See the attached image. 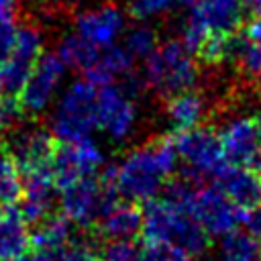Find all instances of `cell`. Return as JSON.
<instances>
[{"label":"cell","instance_id":"2e32d148","mask_svg":"<svg viewBox=\"0 0 261 261\" xmlns=\"http://www.w3.org/2000/svg\"><path fill=\"white\" fill-rule=\"evenodd\" d=\"M10 155L18 163L20 171H33L41 167H49L51 157L55 153V137L51 130H45L41 126H22L16 128L10 139Z\"/></svg>","mask_w":261,"mask_h":261},{"label":"cell","instance_id":"d6986e66","mask_svg":"<svg viewBox=\"0 0 261 261\" xmlns=\"http://www.w3.org/2000/svg\"><path fill=\"white\" fill-rule=\"evenodd\" d=\"M165 114H167V120L171 122V126H175L177 130L194 128L204 122V118L208 114V102L194 88L184 90V92L167 98Z\"/></svg>","mask_w":261,"mask_h":261},{"label":"cell","instance_id":"e0dca14e","mask_svg":"<svg viewBox=\"0 0 261 261\" xmlns=\"http://www.w3.org/2000/svg\"><path fill=\"white\" fill-rule=\"evenodd\" d=\"M214 184L243 210H249L251 206L261 202V177L257 171H251L247 167L228 163L216 175Z\"/></svg>","mask_w":261,"mask_h":261},{"label":"cell","instance_id":"7402d4cb","mask_svg":"<svg viewBox=\"0 0 261 261\" xmlns=\"http://www.w3.org/2000/svg\"><path fill=\"white\" fill-rule=\"evenodd\" d=\"M73 237V226L65 216L51 214L47 220L37 224V230L31 234V247L57 255Z\"/></svg>","mask_w":261,"mask_h":261},{"label":"cell","instance_id":"d6a6232c","mask_svg":"<svg viewBox=\"0 0 261 261\" xmlns=\"http://www.w3.org/2000/svg\"><path fill=\"white\" fill-rule=\"evenodd\" d=\"M16 31H18L16 16L0 18V63L8 57V53L14 45V39H16Z\"/></svg>","mask_w":261,"mask_h":261},{"label":"cell","instance_id":"5b68a950","mask_svg":"<svg viewBox=\"0 0 261 261\" xmlns=\"http://www.w3.org/2000/svg\"><path fill=\"white\" fill-rule=\"evenodd\" d=\"M118 202L110 167L100 175L77 179L61 188L59 206L63 216L77 226H96V222Z\"/></svg>","mask_w":261,"mask_h":261},{"label":"cell","instance_id":"7c38bea8","mask_svg":"<svg viewBox=\"0 0 261 261\" xmlns=\"http://www.w3.org/2000/svg\"><path fill=\"white\" fill-rule=\"evenodd\" d=\"M43 55V33L35 24H22L16 31L14 45L8 57L0 63V80L4 92L18 96L29 73L33 71L37 59Z\"/></svg>","mask_w":261,"mask_h":261},{"label":"cell","instance_id":"8992f818","mask_svg":"<svg viewBox=\"0 0 261 261\" xmlns=\"http://www.w3.org/2000/svg\"><path fill=\"white\" fill-rule=\"evenodd\" d=\"M181 27V43L196 53L210 35H234L243 22L245 0H196Z\"/></svg>","mask_w":261,"mask_h":261},{"label":"cell","instance_id":"484cf974","mask_svg":"<svg viewBox=\"0 0 261 261\" xmlns=\"http://www.w3.org/2000/svg\"><path fill=\"white\" fill-rule=\"evenodd\" d=\"M22 196V171L10 153L0 151V206H14Z\"/></svg>","mask_w":261,"mask_h":261},{"label":"cell","instance_id":"83f0119b","mask_svg":"<svg viewBox=\"0 0 261 261\" xmlns=\"http://www.w3.org/2000/svg\"><path fill=\"white\" fill-rule=\"evenodd\" d=\"M141 255L135 239H108L100 249L102 261H137Z\"/></svg>","mask_w":261,"mask_h":261},{"label":"cell","instance_id":"4fadbf2b","mask_svg":"<svg viewBox=\"0 0 261 261\" xmlns=\"http://www.w3.org/2000/svg\"><path fill=\"white\" fill-rule=\"evenodd\" d=\"M224 157L230 165L261 171V143L257 137L255 118L234 116L226 120L218 133Z\"/></svg>","mask_w":261,"mask_h":261},{"label":"cell","instance_id":"74e56055","mask_svg":"<svg viewBox=\"0 0 261 261\" xmlns=\"http://www.w3.org/2000/svg\"><path fill=\"white\" fill-rule=\"evenodd\" d=\"M245 6H249L251 10H261V0H245Z\"/></svg>","mask_w":261,"mask_h":261},{"label":"cell","instance_id":"8fae6325","mask_svg":"<svg viewBox=\"0 0 261 261\" xmlns=\"http://www.w3.org/2000/svg\"><path fill=\"white\" fill-rule=\"evenodd\" d=\"M188 210L210 237H222L243 222V208H239L218 186L194 188Z\"/></svg>","mask_w":261,"mask_h":261},{"label":"cell","instance_id":"f35d334b","mask_svg":"<svg viewBox=\"0 0 261 261\" xmlns=\"http://www.w3.org/2000/svg\"><path fill=\"white\" fill-rule=\"evenodd\" d=\"M171 4H175V6H194L196 0H171Z\"/></svg>","mask_w":261,"mask_h":261},{"label":"cell","instance_id":"3957f363","mask_svg":"<svg viewBox=\"0 0 261 261\" xmlns=\"http://www.w3.org/2000/svg\"><path fill=\"white\" fill-rule=\"evenodd\" d=\"M49 130L59 143L92 137L98 130V86L88 77L67 84L57 96Z\"/></svg>","mask_w":261,"mask_h":261},{"label":"cell","instance_id":"e575fe53","mask_svg":"<svg viewBox=\"0 0 261 261\" xmlns=\"http://www.w3.org/2000/svg\"><path fill=\"white\" fill-rule=\"evenodd\" d=\"M245 35L251 37V39H255V41H261V10H257L255 16L249 20Z\"/></svg>","mask_w":261,"mask_h":261},{"label":"cell","instance_id":"836d02e7","mask_svg":"<svg viewBox=\"0 0 261 261\" xmlns=\"http://www.w3.org/2000/svg\"><path fill=\"white\" fill-rule=\"evenodd\" d=\"M243 222H245V228H247L253 237H257V239L261 241V202L255 204V206H251V208L243 214Z\"/></svg>","mask_w":261,"mask_h":261},{"label":"cell","instance_id":"30bf717a","mask_svg":"<svg viewBox=\"0 0 261 261\" xmlns=\"http://www.w3.org/2000/svg\"><path fill=\"white\" fill-rule=\"evenodd\" d=\"M65 69L67 67L57 53H43L37 59L33 71L18 92V102L24 114L39 116L51 106L55 96H59Z\"/></svg>","mask_w":261,"mask_h":261},{"label":"cell","instance_id":"4316f807","mask_svg":"<svg viewBox=\"0 0 261 261\" xmlns=\"http://www.w3.org/2000/svg\"><path fill=\"white\" fill-rule=\"evenodd\" d=\"M157 45L159 43H157L155 29L149 24H143V22L128 29L124 35V43H122V47L130 53L133 59H147L155 51Z\"/></svg>","mask_w":261,"mask_h":261},{"label":"cell","instance_id":"7bdbcfd3","mask_svg":"<svg viewBox=\"0 0 261 261\" xmlns=\"http://www.w3.org/2000/svg\"><path fill=\"white\" fill-rule=\"evenodd\" d=\"M0 151H2V139H0Z\"/></svg>","mask_w":261,"mask_h":261},{"label":"cell","instance_id":"60d3db41","mask_svg":"<svg viewBox=\"0 0 261 261\" xmlns=\"http://www.w3.org/2000/svg\"><path fill=\"white\" fill-rule=\"evenodd\" d=\"M255 90H257V96L261 98V73L255 77Z\"/></svg>","mask_w":261,"mask_h":261},{"label":"cell","instance_id":"9a60e30c","mask_svg":"<svg viewBox=\"0 0 261 261\" xmlns=\"http://www.w3.org/2000/svg\"><path fill=\"white\" fill-rule=\"evenodd\" d=\"M57 184L49 167L33 169L22 173V196H20V214L27 222L39 224L53 214Z\"/></svg>","mask_w":261,"mask_h":261},{"label":"cell","instance_id":"ba28073f","mask_svg":"<svg viewBox=\"0 0 261 261\" xmlns=\"http://www.w3.org/2000/svg\"><path fill=\"white\" fill-rule=\"evenodd\" d=\"M135 92L124 82L98 86V128L112 141H126L137 126Z\"/></svg>","mask_w":261,"mask_h":261},{"label":"cell","instance_id":"ee69618b","mask_svg":"<svg viewBox=\"0 0 261 261\" xmlns=\"http://www.w3.org/2000/svg\"><path fill=\"white\" fill-rule=\"evenodd\" d=\"M0 261H2V259H0Z\"/></svg>","mask_w":261,"mask_h":261},{"label":"cell","instance_id":"6da1fadb","mask_svg":"<svg viewBox=\"0 0 261 261\" xmlns=\"http://www.w3.org/2000/svg\"><path fill=\"white\" fill-rule=\"evenodd\" d=\"M177 153L169 139H157L143 147L128 151L116 165L110 167V175L118 196L126 202H149L157 198L167 179L177 167Z\"/></svg>","mask_w":261,"mask_h":261},{"label":"cell","instance_id":"52a82bcc","mask_svg":"<svg viewBox=\"0 0 261 261\" xmlns=\"http://www.w3.org/2000/svg\"><path fill=\"white\" fill-rule=\"evenodd\" d=\"M171 143L175 147L177 159L186 165V171L190 179H202L210 177L216 179V175L228 165L222 143L218 133H214L208 126H194L186 130H177V135L171 137Z\"/></svg>","mask_w":261,"mask_h":261},{"label":"cell","instance_id":"ac0fdd59","mask_svg":"<svg viewBox=\"0 0 261 261\" xmlns=\"http://www.w3.org/2000/svg\"><path fill=\"white\" fill-rule=\"evenodd\" d=\"M31 249L27 220L14 206H0V259L16 261Z\"/></svg>","mask_w":261,"mask_h":261},{"label":"cell","instance_id":"5bb4252c","mask_svg":"<svg viewBox=\"0 0 261 261\" xmlns=\"http://www.w3.org/2000/svg\"><path fill=\"white\" fill-rule=\"evenodd\" d=\"M124 27L126 16L120 10V6L112 2L84 10L75 16V33L98 49L114 45L124 33Z\"/></svg>","mask_w":261,"mask_h":261},{"label":"cell","instance_id":"d4e9b609","mask_svg":"<svg viewBox=\"0 0 261 261\" xmlns=\"http://www.w3.org/2000/svg\"><path fill=\"white\" fill-rule=\"evenodd\" d=\"M228 61H232L245 77L255 80L261 73V41L234 33L230 39Z\"/></svg>","mask_w":261,"mask_h":261},{"label":"cell","instance_id":"ffe728a7","mask_svg":"<svg viewBox=\"0 0 261 261\" xmlns=\"http://www.w3.org/2000/svg\"><path fill=\"white\" fill-rule=\"evenodd\" d=\"M143 226V212L135 202H116L98 222V234L102 239H135Z\"/></svg>","mask_w":261,"mask_h":261},{"label":"cell","instance_id":"44dd1931","mask_svg":"<svg viewBox=\"0 0 261 261\" xmlns=\"http://www.w3.org/2000/svg\"><path fill=\"white\" fill-rule=\"evenodd\" d=\"M133 61L135 59L130 57V53L122 45L114 43L110 47L100 49L94 65L84 73V77H88L96 86L118 82L120 77H124V75H128L133 71Z\"/></svg>","mask_w":261,"mask_h":261},{"label":"cell","instance_id":"603a6c76","mask_svg":"<svg viewBox=\"0 0 261 261\" xmlns=\"http://www.w3.org/2000/svg\"><path fill=\"white\" fill-rule=\"evenodd\" d=\"M218 261H261V241L249 230H230L220 237Z\"/></svg>","mask_w":261,"mask_h":261},{"label":"cell","instance_id":"1f68e13d","mask_svg":"<svg viewBox=\"0 0 261 261\" xmlns=\"http://www.w3.org/2000/svg\"><path fill=\"white\" fill-rule=\"evenodd\" d=\"M126 2H128V12L137 20L153 18V16L165 12L167 6L171 4V0H126Z\"/></svg>","mask_w":261,"mask_h":261},{"label":"cell","instance_id":"d590c367","mask_svg":"<svg viewBox=\"0 0 261 261\" xmlns=\"http://www.w3.org/2000/svg\"><path fill=\"white\" fill-rule=\"evenodd\" d=\"M16 8H18V0H0V18L16 16Z\"/></svg>","mask_w":261,"mask_h":261},{"label":"cell","instance_id":"b9f144b4","mask_svg":"<svg viewBox=\"0 0 261 261\" xmlns=\"http://www.w3.org/2000/svg\"><path fill=\"white\" fill-rule=\"evenodd\" d=\"M6 96V92H4V86H2V80H0V100Z\"/></svg>","mask_w":261,"mask_h":261},{"label":"cell","instance_id":"9c48e42d","mask_svg":"<svg viewBox=\"0 0 261 261\" xmlns=\"http://www.w3.org/2000/svg\"><path fill=\"white\" fill-rule=\"evenodd\" d=\"M104 163H106V157L102 147L92 137H88V139L57 145L49 163V171L57 188H65L77 179L98 175Z\"/></svg>","mask_w":261,"mask_h":261},{"label":"cell","instance_id":"7a4b0ae2","mask_svg":"<svg viewBox=\"0 0 261 261\" xmlns=\"http://www.w3.org/2000/svg\"><path fill=\"white\" fill-rule=\"evenodd\" d=\"M141 232L151 245H171L194 257L208 249L210 237L186 206L169 198H153L147 202Z\"/></svg>","mask_w":261,"mask_h":261},{"label":"cell","instance_id":"8d00e7d4","mask_svg":"<svg viewBox=\"0 0 261 261\" xmlns=\"http://www.w3.org/2000/svg\"><path fill=\"white\" fill-rule=\"evenodd\" d=\"M16 261H55V255L45 253V251H37V249H35L33 255H22V257L16 259Z\"/></svg>","mask_w":261,"mask_h":261},{"label":"cell","instance_id":"cb8c5ba5","mask_svg":"<svg viewBox=\"0 0 261 261\" xmlns=\"http://www.w3.org/2000/svg\"><path fill=\"white\" fill-rule=\"evenodd\" d=\"M55 53L61 57V61L65 63V67L77 69V71L86 73V71L94 65V61H96L100 49L94 47V45H92L90 41H86L84 37H80L77 33H69V35H63V37H61V41H59Z\"/></svg>","mask_w":261,"mask_h":261},{"label":"cell","instance_id":"4dcf8cb0","mask_svg":"<svg viewBox=\"0 0 261 261\" xmlns=\"http://www.w3.org/2000/svg\"><path fill=\"white\" fill-rule=\"evenodd\" d=\"M22 116H24V110L18 102V96L6 94L0 100V133L8 130V128H16V124L20 122Z\"/></svg>","mask_w":261,"mask_h":261},{"label":"cell","instance_id":"f546056e","mask_svg":"<svg viewBox=\"0 0 261 261\" xmlns=\"http://www.w3.org/2000/svg\"><path fill=\"white\" fill-rule=\"evenodd\" d=\"M137 261H194V255L171 245H151L141 251Z\"/></svg>","mask_w":261,"mask_h":261},{"label":"cell","instance_id":"f1b7e54d","mask_svg":"<svg viewBox=\"0 0 261 261\" xmlns=\"http://www.w3.org/2000/svg\"><path fill=\"white\" fill-rule=\"evenodd\" d=\"M55 261H102V259H100V251L88 239L71 237V241L55 255Z\"/></svg>","mask_w":261,"mask_h":261},{"label":"cell","instance_id":"ab89813d","mask_svg":"<svg viewBox=\"0 0 261 261\" xmlns=\"http://www.w3.org/2000/svg\"><path fill=\"white\" fill-rule=\"evenodd\" d=\"M255 126H257V137H259V143H261V112L255 116Z\"/></svg>","mask_w":261,"mask_h":261},{"label":"cell","instance_id":"277c9868","mask_svg":"<svg viewBox=\"0 0 261 261\" xmlns=\"http://www.w3.org/2000/svg\"><path fill=\"white\" fill-rule=\"evenodd\" d=\"M143 84L161 98L192 90L198 82V63L194 53L181 41H167L143 59Z\"/></svg>","mask_w":261,"mask_h":261}]
</instances>
